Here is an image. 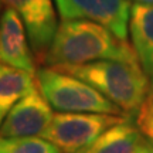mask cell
Listing matches in <instances>:
<instances>
[{"label": "cell", "instance_id": "obj_8", "mask_svg": "<svg viewBox=\"0 0 153 153\" xmlns=\"http://www.w3.org/2000/svg\"><path fill=\"white\" fill-rule=\"evenodd\" d=\"M0 61L36 75V58L27 30L14 9L4 6L0 16Z\"/></svg>", "mask_w": 153, "mask_h": 153}, {"label": "cell", "instance_id": "obj_5", "mask_svg": "<svg viewBox=\"0 0 153 153\" xmlns=\"http://www.w3.org/2000/svg\"><path fill=\"white\" fill-rule=\"evenodd\" d=\"M19 13L26 26L36 62L43 64L57 33V16L53 0H1Z\"/></svg>", "mask_w": 153, "mask_h": 153}, {"label": "cell", "instance_id": "obj_6", "mask_svg": "<svg viewBox=\"0 0 153 153\" xmlns=\"http://www.w3.org/2000/svg\"><path fill=\"white\" fill-rule=\"evenodd\" d=\"M61 19H84L99 23L126 40L131 19L128 0H55Z\"/></svg>", "mask_w": 153, "mask_h": 153}, {"label": "cell", "instance_id": "obj_2", "mask_svg": "<svg viewBox=\"0 0 153 153\" xmlns=\"http://www.w3.org/2000/svg\"><path fill=\"white\" fill-rule=\"evenodd\" d=\"M54 68L88 82L126 115L137 114L152 92V82L139 62L99 60L78 65H57Z\"/></svg>", "mask_w": 153, "mask_h": 153}, {"label": "cell", "instance_id": "obj_10", "mask_svg": "<svg viewBox=\"0 0 153 153\" xmlns=\"http://www.w3.org/2000/svg\"><path fill=\"white\" fill-rule=\"evenodd\" d=\"M145 136L142 129L126 118L78 153H136L146 140Z\"/></svg>", "mask_w": 153, "mask_h": 153}, {"label": "cell", "instance_id": "obj_17", "mask_svg": "<svg viewBox=\"0 0 153 153\" xmlns=\"http://www.w3.org/2000/svg\"><path fill=\"white\" fill-rule=\"evenodd\" d=\"M152 92H153V87H152Z\"/></svg>", "mask_w": 153, "mask_h": 153}, {"label": "cell", "instance_id": "obj_13", "mask_svg": "<svg viewBox=\"0 0 153 153\" xmlns=\"http://www.w3.org/2000/svg\"><path fill=\"white\" fill-rule=\"evenodd\" d=\"M136 123L142 129L143 133L153 140V92L149 94L146 101L140 106V109L137 112Z\"/></svg>", "mask_w": 153, "mask_h": 153}, {"label": "cell", "instance_id": "obj_1", "mask_svg": "<svg viewBox=\"0 0 153 153\" xmlns=\"http://www.w3.org/2000/svg\"><path fill=\"white\" fill-rule=\"evenodd\" d=\"M99 60L139 62L133 47L105 26L84 19H62L44 65H78Z\"/></svg>", "mask_w": 153, "mask_h": 153}, {"label": "cell", "instance_id": "obj_11", "mask_svg": "<svg viewBox=\"0 0 153 153\" xmlns=\"http://www.w3.org/2000/svg\"><path fill=\"white\" fill-rule=\"evenodd\" d=\"M36 88V75L0 61V125L11 108Z\"/></svg>", "mask_w": 153, "mask_h": 153}, {"label": "cell", "instance_id": "obj_19", "mask_svg": "<svg viewBox=\"0 0 153 153\" xmlns=\"http://www.w3.org/2000/svg\"><path fill=\"white\" fill-rule=\"evenodd\" d=\"M0 139H1V136H0Z\"/></svg>", "mask_w": 153, "mask_h": 153}, {"label": "cell", "instance_id": "obj_18", "mask_svg": "<svg viewBox=\"0 0 153 153\" xmlns=\"http://www.w3.org/2000/svg\"><path fill=\"white\" fill-rule=\"evenodd\" d=\"M0 3H1V0H0Z\"/></svg>", "mask_w": 153, "mask_h": 153}, {"label": "cell", "instance_id": "obj_4", "mask_svg": "<svg viewBox=\"0 0 153 153\" xmlns=\"http://www.w3.org/2000/svg\"><path fill=\"white\" fill-rule=\"evenodd\" d=\"M123 119L125 116L109 114L58 112L40 137L55 145L61 153H78Z\"/></svg>", "mask_w": 153, "mask_h": 153}, {"label": "cell", "instance_id": "obj_7", "mask_svg": "<svg viewBox=\"0 0 153 153\" xmlns=\"http://www.w3.org/2000/svg\"><path fill=\"white\" fill-rule=\"evenodd\" d=\"M53 108L36 88L17 102L0 125L1 137L40 136L53 120Z\"/></svg>", "mask_w": 153, "mask_h": 153}, {"label": "cell", "instance_id": "obj_12", "mask_svg": "<svg viewBox=\"0 0 153 153\" xmlns=\"http://www.w3.org/2000/svg\"><path fill=\"white\" fill-rule=\"evenodd\" d=\"M0 153H61L55 145L40 136L1 137Z\"/></svg>", "mask_w": 153, "mask_h": 153}, {"label": "cell", "instance_id": "obj_3", "mask_svg": "<svg viewBox=\"0 0 153 153\" xmlns=\"http://www.w3.org/2000/svg\"><path fill=\"white\" fill-rule=\"evenodd\" d=\"M36 84L51 108L58 112L126 115L97 88L71 74L55 70L54 67H43L37 70Z\"/></svg>", "mask_w": 153, "mask_h": 153}, {"label": "cell", "instance_id": "obj_9", "mask_svg": "<svg viewBox=\"0 0 153 153\" xmlns=\"http://www.w3.org/2000/svg\"><path fill=\"white\" fill-rule=\"evenodd\" d=\"M129 31L132 47L145 72H153V4L133 3L131 6Z\"/></svg>", "mask_w": 153, "mask_h": 153}, {"label": "cell", "instance_id": "obj_16", "mask_svg": "<svg viewBox=\"0 0 153 153\" xmlns=\"http://www.w3.org/2000/svg\"><path fill=\"white\" fill-rule=\"evenodd\" d=\"M150 82H152V87H153V72L150 74Z\"/></svg>", "mask_w": 153, "mask_h": 153}, {"label": "cell", "instance_id": "obj_14", "mask_svg": "<svg viewBox=\"0 0 153 153\" xmlns=\"http://www.w3.org/2000/svg\"><path fill=\"white\" fill-rule=\"evenodd\" d=\"M136 153H153V140L152 139H146L143 145L137 149Z\"/></svg>", "mask_w": 153, "mask_h": 153}, {"label": "cell", "instance_id": "obj_15", "mask_svg": "<svg viewBox=\"0 0 153 153\" xmlns=\"http://www.w3.org/2000/svg\"><path fill=\"white\" fill-rule=\"evenodd\" d=\"M137 3H146V4H153V0H136Z\"/></svg>", "mask_w": 153, "mask_h": 153}]
</instances>
